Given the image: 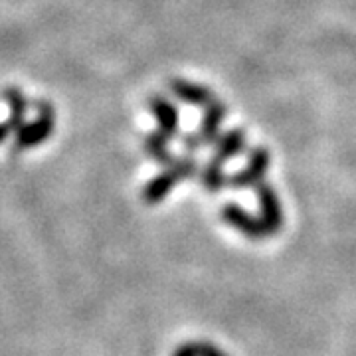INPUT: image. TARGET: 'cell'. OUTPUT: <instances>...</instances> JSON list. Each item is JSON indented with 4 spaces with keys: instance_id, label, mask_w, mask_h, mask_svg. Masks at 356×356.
Instances as JSON below:
<instances>
[{
    "instance_id": "cell-9",
    "label": "cell",
    "mask_w": 356,
    "mask_h": 356,
    "mask_svg": "<svg viewBox=\"0 0 356 356\" xmlns=\"http://www.w3.org/2000/svg\"><path fill=\"white\" fill-rule=\"evenodd\" d=\"M245 149V135L240 129H234L226 135H220L214 143V159L218 163H226L228 159H234Z\"/></svg>"
},
{
    "instance_id": "cell-13",
    "label": "cell",
    "mask_w": 356,
    "mask_h": 356,
    "mask_svg": "<svg viewBox=\"0 0 356 356\" xmlns=\"http://www.w3.org/2000/svg\"><path fill=\"white\" fill-rule=\"evenodd\" d=\"M175 356H226L224 353H220L218 348H212L208 344H186L180 346Z\"/></svg>"
},
{
    "instance_id": "cell-11",
    "label": "cell",
    "mask_w": 356,
    "mask_h": 356,
    "mask_svg": "<svg viewBox=\"0 0 356 356\" xmlns=\"http://www.w3.org/2000/svg\"><path fill=\"white\" fill-rule=\"evenodd\" d=\"M143 147H145V153L149 154L153 161H156L159 165L170 166L175 161H177V156L170 153L168 139H166L161 131L147 135V137H145V143H143Z\"/></svg>"
},
{
    "instance_id": "cell-1",
    "label": "cell",
    "mask_w": 356,
    "mask_h": 356,
    "mask_svg": "<svg viewBox=\"0 0 356 356\" xmlns=\"http://www.w3.org/2000/svg\"><path fill=\"white\" fill-rule=\"evenodd\" d=\"M38 107V115L32 121H26L16 133V140H14V149L16 151H30L34 147H40L42 143L50 139L54 127H56V111L54 105L46 99L36 103Z\"/></svg>"
},
{
    "instance_id": "cell-10",
    "label": "cell",
    "mask_w": 356,
    "mask_h": 356,
    "mask_svg": "<svg viewBox=\"0 0 356 356\" xmlns=\"http://www.w3.org/2000/svg\"><path fill=\"white\" fill-rule=\"evenodd\" d=\"M178 182H180V180H178L177 175H175L170 168H166L163 175L154 177L151 182H147V184H145V191H143V200H145L147 204L161 202L166 194L175 188V184H178Z\"/></svg>"
},
{
    "instance_id": "cell-5",
    "label": "cell",
    "mask_w": 356,
    "mask_h": 356,
    "mask_svg": "<svg viewBox=\"0 0 356 356\" xmlns=\"http://www.w3.org/2000/svg\"><path fill=\"white\" fill-rule=\"evenodd\" d=\"M222 218L232 228L240 229L242 234H245L252 240H261V238L269 236V229L266 228V224L261 220H255L254 216H250L238 204H226L222 210Z\"/></svg>"
},
{
    "instance_id": "cell-4",
    "label": "cell",
    "mask_w": 356,
    "mask_h": 356,
    "mask_svg": "<svg viewBox=\"0 0 356 356\" xmlns=\"http://www.w3.org/2000/svg\"><path fill=\"white\" fill-rule=\"evenodd\" d=\"M267 168H269V151L259 147L254 149L250 154V161L242 170H238L232 178H228L229 186L234 188H245V186H257L261 184V180L266 177Z\"/></svg>"
},
{
    "instance_id": "cell-6",
    "label": "cell",
    "mask_w": 356,
    "mask_h": 356,
    "mask_svg": "<svg viewBox=\"0 0 356 356\" xmlns=\"http://www.w3.org/2000/svg\"><path fill=\"white\" fill-rule=\"evenodd\" d=\"M257 198H259V206H261V222L266 224L269 234L280 232L283 226V210H281L277 192L269 184L261 182V184H257Z\"/></svg>"
},
{
    "instance_id": "cell-2",
    "label": "cell",
    "mask_w": 356,
    "mask_h": 356,
    "mask_svg": "<svg viewBox=\"0 0 356 356\" xmlns=\"http://www.w3.org/2000/svg\"><path fill=\"white\" fill-rule=\"evenodd\" d=\"M202 123H200V131L196 133H188L184 135L182 140H184V147L188 151H196V149H202V147H208V145H214L220 137V127H222V121L228 113L226 105L220 102H212L208 107H204Z\"/></svg>"
},
{
    "instance_id": "cell-3",
    "label": "cell",
    "mask_w": 356,
    "mask_h": 356,
    "mask_svg": "<svg viewBox=\"0 0 356 356\" xmlns=\"http://www.w3.org/2000/svg\"><path fill=\"white\" fill-rule=\"evenodd\" d=\"M2 95L10 109V115L4 121H0V145L20 131V127L26 123V113H28V97L22 93V89L10 86L2 91Z\"/></svg>"
},
{
    "instance_id": "cell-8",
    "label": "cell",
    "mask_w": 356,
    "mask_h": 356,
    "mask_svg": "<svg viewBox=\"0 0 356 356\" xmlns=\"http://www.w3.org/2000/svg\"><path fill=\"white\" fill-rule=\"evenodd\" d=\"M149 111H151L154 119H156L159 131H161L168 140L172 139L178 133V125H180L177 107L168 102V99H165V97L153 95V97L149 99Z\"/></svg>"
},
{
    "instance_id": "cell-7",
    "label": "cell",
    "mask_w": 356,
    "mask_h": 356,
    "mask_svg": "<svg viewBox=\"0 0 356 356\" xmlns=\"http://www.w3.org/2000/svg\"><path fill=\"white\" fill-rule=\"evenodd\" d=\"M170 91L172 95H177L180 102L188 103V105H196V107H208L212 102H216L214 93L206 86L200 83H194L188 79H182V77H172L170 79Z\"/></svg>"
},
{
    "instance_id": "cell-12",
    "label": "cell",
    "mask_w": 356,
    "mask_h": 356,
    "mask_svg": "<svg viewBox=\"0 0 356 356\" xmlns=\"http://www.w3.org/2000/svg\"><path fill=\"white\" fill-rule=\"evenodd\" d=\"M200 178H202V184L208 188V192H220L222 186L228 182V178L222 170V163H218L216 159H212L202 172H200Z\"/></svg>"
}]
</instances>
